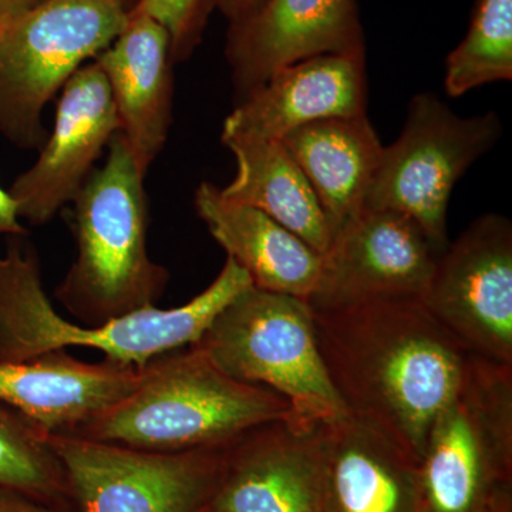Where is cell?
I'll return each instance as SVG.
<instances>
[{
    "instance_id": "obj_1",
    "label": "cell",
    "mask_w": 512,
    "mask_h": 512,
    "mask_svg": "<svg viewBox=\"0 0 512 512\" xmlns=\"http://www.w3.org/2000/svg\"><path fill=\"white\" fill-rule=\"evenodd\" d=\"M313 323L330 383L349 416L420 461L470 353L421 301L313 311Z\"/></svg>"
},
{
    "instance_id": "obj_2",
    "label": "cell",
    "mask_w": 512,
    "mask_h": 512,
    "mask_svg": "<svg viewBox=\"0 0 512 512\" xmlns=\"http://www.w3.org/2000/svg\"><path fill=\"white\" fill-rule=\"evenodd\" d=\"M25 238H8L0 251V363L86 348L111 362L143 367L163 353L200 342L222 309L252 286L247 272L227 258L217 278L185 305L156 306L89 328L57 313L43 288L39 256Z\"/></svg>"
},
{
    "instance_id": "obj_3",
    "label": "cell",
    "mask_w": 512,
    "mask_h": 512,
    "mask_svg": "<svg viewBox=\"0 0 512 512\" xmlns=\"http://www.w3.org/2000/svg\"><path fill=\"white\" fill-rule=\"evenodd\" d=\"M276 420L298 421L284 397L234 379L191 345L140 367L133 392L69 436L178 453L222 446Z\"/></svg>"
},
{
    "instance_id": "obj_4",
    "label": "cell",
    "mask_w": 512,
    "mask_h": 512,
    "mask_svg": "<svg viewBox=\"0 0 512 512\" xmlns=\"http://www.w3.org/2000/svg\"><path fill=\"white\" fill-rule=\"evenodd\" d=\"M144 177L117 133L106 161L70 202L77 254L55 296L79 325L96 328L156 308L163 296L170 274L148 254Z\"/></svg>"
},
{
    "instance_id": "obj_5",
    "label": "cell",
    "mask_w": 512,
    "mask_h": 512,
    "mask_svg": "<svg viewBox=\"0 0 512 512\" xmlns=\"http://www.w3.org/2000/svg\"><path fill=\"white\" fill-rule=\"evenodd\" d=\"M420 512H512V365L470 355L419 461Z\"/></svg>"
},
{
    "instance_id": "obj_6",
    "label": "cell",
    "mask_w": 512,
    "mask_h": 512,
    "mask_svg": "<svg viewBox=\"0 0 512 512\" xmlns=\"http://www.w3.org/2000/svg\"><path fill=\"white\" fill-rule=\"evenodd\" d=\"M128 18L123 0H45L0 19V136L40 150L46 104L117 39Z\"/></svg>"
},
{
    "instance_id": "obj_7",
    "label": "cell",
    "mask_w": 512,
    "mask_h": 512,
    "mask_svg": "<svg viewBox=\"0 0 512 512\" xmlns=\"http://www.w3.org/2000/svg\"><path fill=\"white\" fill-rule=\"evenodd\" d=\"M195 346L227 375L284 397L305 426L348 414L330 383L313 311L303 299L249 286L212 320Z\"/></svg>"
},
{
    "instance_id": "obj_8",
    "label": "cell",
    "mask_w": 512,
    "mask_h": 512,
    "mask_svg": "<svg viewBox=\"0 0 512 512\" xmlns=\"http://www.w3.org/2000/svg\"><path fill=\"white\" fill-rule=\"evenodd\" d=\"M500 136V119L493 111L461 117L436 94H417L410 101L402 133L383 147L365 210L407 215L443 252L454 185Z\"/></svg>"
},
{
    "instance_id": "obj_9",
    "label": "cell",
    "mask_w": 512,
    "mask_h": 512,
    "mask_svg": "<svg viewBox=\"0 0 512 512\" xmlns=\"http://www.w3.org/2000/svg\"><path fill=\"white\" fill-rule=\"evenodd\" d=\"M73 512H202L228 444L154 453L73 436H49Z\"/></svg>"
},
{
    "instance_id": "obj_10",
    "label": "cell",
    "mask_w": 512,
    "mask_h": 512,
    "mask_svg": "<svg viewBox=\"0 0 512 512\" xmlns=\"http://www.w3.org/2000/svg\"><path fill=\"white\" fill-rule=\"evenodd\" d=\"M421 303L470 355L512 365V225L481 215L437 258Z\"/></svg>"
},
{
    "instance_id": "obj_11",
    "label": "cell",
    "mask_w": 512,
    "mask_h": 512,
    "mask_svg": "<svg viewBox=\"0 0 512 512\" xmlns=\"http://www.w3.org/2000/svg\"><path fill=\"white\" fill-rule=\"evenodd\" d=\"M440 254L407 215L363 210L322 255L309 306L336 311L373 302L421 301Z\"/></svg>"
},
{
    "instance_id": "obj_12",
    "label": "cell",
    "mask_w": 512,
    "mask_h": 512,
    "mask_svg": "<svg viewBox=\"0 0 512 512\" xmlns=\"http://www.w3.org/2000/svg\"><path fill=\"white\" fill-rule=\"evenodd\" d=\"M119 131L106 76L96 63L84 64L60 90L52 133L35 164L10 185L20 220L30 225L53 220L72 202Z\"/></svg>"
},
{
    "instance_id": "obj_13",
    "label": "cell",
    "mask_w": 512,
    "mask_h": 512,
    "mask_svg": "<svg viewBox=\"0 0 512 512\" xmlns=\"http://www.w3.org/2000/svg\"><path fill=\"white\" fill-rule=\"evenodd\" d=\"M319 426L276 420L232 440L202 512H326Z\"/></svg>"
},
{
    "instance_id": "obj_14",
    "label": "cell",
    "mask_w": 512,
    "mask_h": 512,
    "mask_svg": "<svg viewBox=\"0 0 512 512\" xmlns=\"http://www.w3.org/2000/svg\"><path fill=\"white\" fill-rule=\"evenodd\" d=\"M329 53H365L355 0H266L252 18L229 30L237 100L289 64Z\"/></svg>"
},
{
    "instance_id": "obj_15",
    "label": "cell",
    "mask_w": 512,
    "mask_h": 512,
    "mask_svg": "<svg viewBox=\"0 0 512 512\" xmlns=\"http://www.w3.org/2000/svg\"><path fill=\"white\" fill-rule=\"evenodd\" d=\"M366 106L365 53L312 56L278 70L238 101L221 141H281L315 121L365 116Z\"/></svg>"
},
{
    "instance_id": "obj_16",
    "label": "cell",
    "mask_w": 512,
    "mask_h": 512,
    "mask_svg": "<svg viewBox=\"0 0 512 512\" xmlns=\"http://www.w3.org/2000/svg\"><path fill=\"white\" fill-rule=\"evenodd\" d=\"M140 367L89 363L52 350L25 362L0 363V404L47 436H69L133 392Z\"/></svg>"
},
{
    "instance_id": "obj_17",
    "label": "cell",
    "mask_w": 512,
    "mask_h": 512,
    "mask_svg": "<svg viewBox=\"0 0 512 512\" xmlns=\"http://www.w3.org/2000/svg\"><path fill=\"white\" fill-rule=\"evenodd\" d=\"M94 63L109 83L119 133L146 175L163 151L171 124L170 35L156 20L130 12L126 28Z\"/></svg>"
},
{
    "instance_id": "obj_18",
    "label": "cell",
    "mask_w": 512,
    "mask_h": 512,
    "mask_svg": "<svg viewBox=\"0 0 512 512\" xmlns=\"http://www.w3.org/2000/svg\"><path fill=\"white\" fill-rule=\"evenodd\" d=\"M326 512H420L419 461L356 417L319 426Z\"/></svg>"
},
{
    "instance_id": "obj_19",
    "label": "cell",
    "mask_w": 512,
    "mask_h": 512,
    "mask_svg": "<svg viewBox=\"0 0 512 512\" xmlns=\"http://www.w3.org/2000/svg\"><path fill=\"white\" fill-rule=\"evenodd\" d=\"M198 217L228 258L241 266L252 286L308 302L320 274L322 255L265 212L222 197L202 183L194 195Z\"/></svg>"
},
{
    "instance_id": "obj_20",
    "label": "cell",
    "mask_w": 512,
    "mask_h": 512,
    "mask_svg": "<svg viewBox=\"0 0 512 512\" xmlns=\"http://www.w3.org/2000/svg\"><path fill=\"white\" fill-rule=\"evenodd\" d=\"M315 191L333 238L365 210L383 146L365 116L315 121L282 138Z\"/></svg>"
},
{
    "instance_id": "obj_21",
    "label": "cell",
    "mask_w": 512,
    "mask_h": 512,
    "mask_svg": "<svg viewBox=\"0 0 512 512\" xmlns=\"http://www.w3.org/2000/svg\"><path fill=\"white\" fill-rule=\"evenodd\" d=\"M234 154L237 175L222 197L265 212L320 255L333 234L318 197L282 141L231 138L222 141Z\"/></svg>"
},
{
    "instance_id": "obj_22",
    "label": "cell",
    "mask_w": 512,
    "mask_h": 512,
    "mask_svg": "<svg viewBox=\"0 0 512 512\" xmlns=\"http://www.w3.org/2000/svg\"><path fill=\"white\" fill-rule=\"evenodd\" d=\"M512 79V0H478L463 42L447 57L444 87L461 97Z\"/></svg>"
},
{
    "instance_id": "obj_23",
    "label": "cell",
    "mask_w": 512,
    "mask_h": 512,
    "mask_svg": "<svg viewBox=\"0 0 512 512\" xmlns=\"http://www.w3.org/2000/svg\"><path fill=\"white\" fill-rule=\"evenodd\" d=\"M0 487L67 503L62 464L49 436L28 419L0 404Z\"/></svg>"
},
{
    "instance_id": "obj_24",
    "label": "cell",
    "mask_w": 512,
    "mask_h": 512,
    "mask_svg": "<svg viewBox=\"0 0 512 512\" xmlns=\"http://www.w3.org/2000/svg\"><path fill=\"white\" fill-rule=\"evenodd\" d=\"M214 3L218 0H137L130 12L146 15L167 30L174 62L190 56Z\"/></svg>"
},
{
    "instance_id": "obj_25",
    "label": "cell",
    "mask_w": 512,
    "mask_h": 512,
    "mask_svg": "<svg viewBox=\"0 0 512 512\" xmlns=\"http://www.w3.org/2000/svg\"><path fill=\"white\" fill-rule=\"evenodd\" d=\"M0 512H73L67 503H52L33 495L0 487Z\"/></svg>"
},
{
    "instance_id": "obj_26",
    "label": "cell",
    "mask_w": 512,
    "mask_h": 512,
    "mask_svg": "<svg viewBox=\"0 0 512 512\" xmlns=\"http://www.w3.org/2000/svg\"><path fill=\"white\" fill-rule=\"evenodd\" d=\"M28 234L12 195L0 185V238L28 237Z\"/></svg>"
},
{
    "instance_id": "obj_27",
    "label": "cell",
    "mask_w": 512,
    "mask_h": 512,
    "mask_svg": "<svg viewBox=\"0 0 512 512\" xmlns=\"http://www.w3.org/2000/svg\"><path fill=\"white\" fill-rule=\"evenodd\" d=\"M266 0H218L221 12L227 16L231 26H237L258 13Z\"/></svg>"
},
{
    "instance_id": "obj_28",
    "label": "cell",
    "mask_w": 512,
    "mask_h": 512,
    "mask_svg": "<svg viewBox=\"0 0 512 512\" xmlns=\"http://www.w3.org/2000/svg\"><path fill=\"white\" fill-rule=\"evenodd\" d=\"M42 2L45 0H0V19L19 15V13L35 8Z\"/></svg>"
},
{
    "instance_id": "obj_29",
    "label": "cell",
    "mask_w": 512,
    "mask_h": 512,
    "mask_svg": "<svg viewBox=\"0 0 512 512\" xmlns=\"http://www.w3.org/2000/svg\"><path fill=\"white\" fill-rule=\"evenodd\" d=\"M123 3L128 10L133 9V0H123Z\"/></svg>"
}]
</instances>
